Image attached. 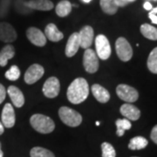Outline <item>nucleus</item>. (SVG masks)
Wrapping results in <instances>:
<instances>
[{
	"label": "nucleus",
	"mask_w": 157,
	"mask_h": 157,
	"mask_svg": "<svg viewBox=\"0 0 157 157\" xmlns=\"http://www.w3.org/2000/svg\"><path fill=\"white\" fill-rule=\"evenodd\" d=\"M89 94V86L83 78H77L68 87L67 95L72 104H80L86 100Z\"/></svg>",
	"instance_id": "obj_1"
},
{
	"label": "nucleus",
	"mask_w": 157,
	"mask_h": 157,
	"mask_svg": "<svg viewBox=\"0 0 157 157\" xmlns=\"http://www.w3.org/2000/svg\"><path fill=\"white\" fill-rule=\"evenodd\" d=\"M30 123L37 132L41 134H49L55 128L54 121L44 114H33L30 119Z\"/></svg>",
	"instance_id": "obj_2"
},
{
	"label": "nucleus",
	"mask_w": 157,
	"mask_h": 157,
	"mask_svg": "<svg viewBox=\"0 0 157 157\" xmlns=\"http://www.w3.org/2000/svg\"><path fill=\"white\" fill-rule=\"evenodd\" d=\"M59 115L63 123L75 128L82 122V116L77 111L67 107H62L59 110Z\"/></svg>",
	"instance_id": "obj_3"
},
{
	"label": "nucleus",
	"mask_w": 157,
	"mask_h": 157,
	"mask_svg": "<svg viewBox=\"0 0 157 157\" xmlns=\"http://www.w3.org/2000/svg\"><path fill=\"white\" fill-rule=\"evenodd\" d=\"M96 54L102 60L107 59L111 55V46L106 36L100 34L95 39Z\"/></svg>",
	"instance_id": "obj_4"
},
{
	"label": "nucleus",
	"mask_w": 157,
	"mask_h": 157,
	"mask_svg": "<svg viewBox=\"0 0 157 157\" xmlns=\"http://www.w3.org/2000/svg\"><path fill=\"white\" fill-rule=\"evenodd\" d=\"M116 53L121 60L124 62L128 61L133 56V49L125 38H119L115 43Z\"/></svg>",
	"instance_id": "obj_5"
},
{
	"label": "nucleus",
	"mask_w": 157,
	"mask_h": 157,
	"mask_svg": "<svg viewBox=\"0 0 157 157\" xmlns=\"http://www.w3.org/2000/svg\"><path fill=\"white\" fill-rule=\"evenodd\" d=\"M116 94L121 100L128 103L135 102L139 98V94L137 90L126 84L119 85L116 88Z\"/></svg>",
	"instance_id": "obj_6"
},
{
	"label": "nucleus",
	"mask_w": 157,
	"mask_h": 157,
	"mask_svg": "<svg viewBox=\"0 0 157 157\" xmlns=\"http://www.w3.org/2000/svg\"><path fill=\"white\" fill-rule=\"evenodd\" d=\"M83 66L85 70L89 73H94L99 69V59L96 52L92 49H86L83 56Z\"/></svg>",
	"instance_id": "obj_7"
},
{
	"label": "nucleus",
	"mask_w": 157,
	"mask_h": 157,
	"mask_svg": "<svg viewBox=\"0 0 157 157\" xmlns=\"http://www.w3.org/2000/svg\"><path fill=\"white\" fill-rule=\"evenodd\" d=\"M60 90V83L59 80L56 77H50L46 79L45 84L43 86V94L47 98H55L59 95Z\"/></svg>",
	"instance_id": "obj_8"
},
{
	"label": "nucleus",
	"mask_w": 157,
	"mask_h": 157,
	"mask_svg": "<svg viewBox=\"0 0 157 157\" xmlns=\"http://www.w3.org/2000/svg\"><path fill=\"white\" fill-rule=\"evenodd\" d=\"M45 73V69L39 64H33L26 70L25 73V81L29 85L36 83L42 78Z\"/></svg>",
	"instance_id": "obj_9"
},
{
	"label": "nucleus",
	"mask_w": 157,
	"mask_h": 157,
	"mask_svg": "<svg viewBox=\"0 0 157 157\" xmlns=\"http://www.w3.org/2000/svg\"><path fill=\"white\" fill-rule=\"evenodd\" d=\"M78 33V39L80 47L85 50L90 48L94 40V29L89 25H86L80 30Z\"/></svg>",
	"instance_id": "obj_10"
},
{
	"label": "nucleus",
	"mask_w": 157,
	"mask_h": 157,
	"mask_svg": "<svg viewBox=\"0 0 157 157\" xmlns=\"http://www.w3.org/2000/svg\"><path fill=\"white\" fill-rule=\"evenodd\" d=\"M17 35L13 26L6 22L0 23V40L6 43L15 41Z\"/></svg>",
	"instance_id": "obj_11"
},
{
	"label": "nucleus",
	"mask_w": 157,
	"mask_h": 157,
	"mask_svg": "<svg viewBox=\"0 0 157 157\" xmlns=\"http://www.w3.org/2000/svg\"><path fill=\"white\" fill-rule=\"evenodd\" d=\"M26 36L29 41L37 46L41 47L46 44V37L44 33H42L39 29L36 27H30L27 29Z\"/></svg>",
	"instance_id": "obj_12"
},
{
	"label": "nucleus",
	"mask_w": 157,
	"mask_h": 157,
	"mask_svg": "<svg viewBox=\"0 0 157 157\" xmlns=\"http://www.w3.org/2000/svg\"><path fill=\"white\" fill-rule=\"evenodd\" d=\"M1 120H2L3 126L7 128H11L14 126L16 117H15L14 108L11 104L7 103L5 105L2 111V114H1Z\"/></svg>",
	"instance_id": "obj_13"
},
{
	"label": "nucleus",
	"mask_w": 157,
	"mask_h": 157,
	"mask_svg": "<svg viewBox=\"0 0 157 157\" xmlns=\"http://www.w3.org/2000/svg\"><path fill=\"white\" fill-rule=\"evenodd\" d=\"M101 9L108 15H113L118 11L119 7L126 6L128 4L122 0H101L100 2Z\"/></svg>",
	"instance_id": "obj_14"
},
{
	"label": "nucleus",
	"mask_w": 157,
	"mask_h": 157,
	"mask_svg": "<svg viewBox=\"0 0 157 157\" xmlns=\"http://www.w3.org/2000/svg\"><path fill=\"white\" fill-rule=\"evenodd\" d=\"M7 93L11 98L12 104L16 107H21L25 104V97L23 93L15 86H10L7 89Z\"/></svg>",
	"instance_id": "obj_15"
},
{
	"label": "nucleus",
	"mask_w": 157,
	"mask_h": 157,
	"mask_svg": "<svg viewBox=\"0 0 157 157\" xmlns=\"http://www.w3.org/2000/svg\"><path fill=\"white\" fill-rule=\"evenodd\" d=\"M25 6L33 10L39 11H50L54 5L50 0H30L28 2H25Z\"/></svg>",
	"instance_id": "obj_16"
},
{
	"label": "nucleus",
	"mask_w": 157,
	"mask_h": 157,
	"mask_svg": "<svg viewBox=\"0 0 157 157\" xmlns=\"http://www.w3.org/2000/svg\"><path fill=\"white\" fill-rule=\"evenodd\" d=\"M80 47L78 33H73L68 39L67 43L66 45V55L69 58L74 56Z\"/></svg>",
	"instance_id": "obj_17"
},
{
	"label": "nucleus",
	"mask_w": 157,
	"mask_h": 157,
	"mask_svg": "<svg viewBox=\"0 0 157 157\" xmlns=\"http://www.w3.org/2000/svg\"><path fill=\"white\" fill-rule=\"evenodd\" d=\"M121 113L130 121H137L140 116V111L132 104H123L121 107Z\"/></svg>",
	"instance_id": "obj_18"
},
{
	"label": "nucleus",
	"mask_w": 157,
	"mask_h": 157,
	"mask_svg": "<svg viewBox=\"0 0 157 157\" xmlns=\"http://www.w3.org/2000/svg\"><path fill=\"white\" fill-rule=\"evenodd\" d=\"M93 94L95 99L101 103H107L110 99V94L105 87L99 84L93 85L92 86Z\"/></svg>",
	"instance_id": "obj_19"
},
{
	"label": "nucleus",
	"mask_w": 157,
	"mask_h": 157,
	"mask_svg": "<svg viewBox=\"0 0 157 157\" xmlns=\"http://www.w3.org/2000/svg\"><path fill=\"white\" fill-rule=\"evenodd\" d=\"M45 35L46 39H48L52 42H58L64 38V35L58 29L54 24H49L46 25L45 29Z\"/></svg>",
	"instance_id": "obj_20"
},
{
	"label": "nucleus",
	"mask_w": 157,
	"mask_h": 157,
	"mask_svg": "<svg viewBox=\"0 0 157 157\" xmlns=\"http://www.w3.org/2000/svg\"><path fill=\"white\" fill-rule=\"evenodd\" d=\"M14 56H15L14 46L11 45H6L0 51V66L6 67L8 63V60H10Z\"/></svg>",
	"instance_id": "obj_21"
},
{
	"label": "nucleus",
	"mask_w": 157,
	"mask_h": 157,
	"mask_svg": "<svg viewBox=\"0 0 157 157\" xmlns=\"http://www.w3.org/2000/svg\"><path fill=\"white\" fill-rule=\"evenodd\" d=\"M148 144V141L146 138L141 136H136L132 138L129 141L128 147L131 150H140L142 148H145Z\"/></svg>",
	"instance_id": "obj_22"
},
{
	"label": "nucleus",
	"mask_w": 157,
	"mask_h": 157,
	"mask_svg": "<svg viewBox=\"0 0 157 157\" xmlns=\"http://www.w3.org/2000/svg\"><path fill=\"white\" fill-rule=\"evenodd\" d=\"M71 11H72V4L67 0H62L56 6V13L59 17H67L70 14Z\"/></svg>",
	"instance_id": "obj_23"
},
{
	"label": "nucleus",
	"mask_w": 157,
	"mask_h": 157,
	"mask_svg": "<svg viewBox=\"0 0 157 157\" xmlns=\"http://www.w3.org/2000/svg\"><path fill=\"white\" fill-rule=\"evenodd\" d=\"M141 34L150 40H157V28L148 24H144L140 26Z\"/></svg>",
	"instance_id": "obj_24"
},
{
	"label": "nucleus",
	"mask_w": 157,
	"mask_h": 157,
	"mask_svg": "<svg viewBox=\"0 0 157 157\" xmlns=\"http://www.w3.org/2000/svg\"><path fill=\"white\" fill-rule=\"evenodd\" d=\"M115 125L117 127V131H116V135L121 137L124 135L126 130H128L131 128L132 125L131 122L129 121L128 119H119L115 121Z\"/></svg>",
	"instance_id": "obj_25"
},
{
	"label": "nucleus",
	"mask_w": 157,
	"mask_h": 157,
	"mask_svg": "<svg viewBox=\"0 0 157 157\" xmlns=\"http://www.w3.org/2000/svg\"><path fill=\"white\" fill-rule=\"evenodd\" d=\"M30 155L31 157H55L52 152L41 147H35L32 148Z\"/></svg>",
	"instance_id": "obj_26"
},
{
	"label": "nucleus",
	"mask_w": 157,
	"mask_h": 157,
	"mask_svg": "<svg viewBox=\"0 0 157 157\" xmlns=\"http://www.w3.org/2000/svg\"><path fill=\"white\" fill-rule=\"evenodd\" d=\"M147 68L153 73H157V47L153 49L147 59Z\"/></svg>",
	"instance_id": "obj_27"
},
{
	"label": "nucleus",
	"mask_w": 157,
	"mask_h": 157,
	"mask_svg": "<svg viewBox=\"0 0 157 157\" xmlns=\"http://www.w3.org/2000/svg\"><path fill=\"white\" fill-rule=\"evenodd\" d=\"M102 157H115L116 153L113 147L108 142H103L101 144Z\"/></svg>",
	"instance_id": "obj_28"
},
{
	"label": "nucleus",
	"mask_w": 157,
	"mask_h": 157,
	"mask_svg": "<svg viewBox=\"0 0 157 157\" xmlns=\"http://www.w3.org/2000/svg\"><path fill=\"white\" fill-rule=\"evenodd\" d=\"M20 76V70L17 66H11L10 69L6 73V78L11 81H15Z\"/></svg>",
	"instance_id": "obj_29"
},
{
	"label": "nucleus",
	"mask_w": 157,
	"mask_h": 157,
	"mask_svg": "<svg viewBox=\"0 0 157 157\" xmlns=\"http://www.w3.org/2000/svg\"><path fill=\"white\" fill-rule=\"evenodd\" d=\"M148 17L151 19L152 23L157 25V7L155 9H152L151 11L148 14Z\"/></svg>",
	"instance_id": "obj_30"
},
{
	"label": "nucleus",
	"mask_w": 157,
	"mask_h": 157,
	"mask_svg": "<svg viewBox=\"0 0 157 157\" xmlns=\"http://www.w3.org/2000/svg\"><path fill=\"white\" fill-rule=\"evenodd\" d=\"M6 96V89L2 84H0V104L5 101Z\"/></svg>",
	"instance_id": "obj_31"
},
{
	"label": "nucleus",
	"mask_w": 157,
	"mask_h": 157,
	"mask_svg": "<svg viewBox=\"0 0 157 157\" xmlns=\"http://www.w3.org/2000/svg\"><path fill=\"white\" fill-rule=\"evenodd\" d=\"M150 137H151V140L157 144V125H155L151 131V134H150Z\"/></svg>",
	"instance_id": "obj_32"
},
{
	"label": "nucleus",
	"mask_w": 157,
	"mask_h": 157,
	"mask_svg": "<svg viewBox=\"0 0 157 157\" xmlns=\"http://www.w3.org/2000/svg\"><path fill=\"white\" fill-rule=\"evenodd\" d=\"M143 7H144V9L147 10V11H150V10H152V5L150 4V2H148V1H147V2L144 3Z\"/></svg>",
	"instance_id": "obj_33"
},
{
	"label": "nucleus",
	"mask_w": 157,
	"mask_h": 157,
	"mask_svg": "<svg viewBox=\"0 0 157 157\" xmlns=\"http://www.w3.org/2000/svg\"><path fill=\"white\" fill-rule=\"evenodd\" d=\"M4 131H5V127L3 126V124H2V122L0 121V135H3Z\"/></svg>",
	"instance_id": "obj_34"
},
{
	"label": "nucleus",
	"mask_w": 157,
	"mask_h": 157,
	"mask_svg": "<svg viewBox=\"0 0 157 157\" xmlns=\"http://www.w3.org/2000/svg\"><path fill=\"white\" fill-rule=\"evenodd\" d=\"M124 2H126L127 4H128V3H131V2H135V0H122Z\"/></svg>",
	"instance_id": "obj_35"
},
{
	"label": "nucleus",
	"mask_w": 157,
	"mask_h": 157,
	"mask_svg": "<svg viewBox=\"0 0 157 157\" xmlns=\"http://www.w3.org/2000/svg\"><path fill=\"white\" fill-rule=\"evenodd\" d=\"M0 157H4V153L1 150V148H0Z\"/></svg>",
	"instance_id": "obj_36"
},
{
	"label": "nucleus",
	"mask_w": 157,
	"mask_h": 157,
	"mask_svg": "<svg viewBox=\"0 0 157 157\" xmlns=\"http://www.w3.org/2000/svg\"><path fill=\"white\" fill-rule=\"evenodd\" d=\"M92 0H82V2H84V3H90Z\"/></svg>",
	"instance_id": "obj_37"
},
{
	"label": "nucleus",
	"mask_w": 157,
	"mask_h": 157,
	"mask_svg": "<svg viewBox=\"0 0 157 157\" xmlns=\"http://www.w3.org/2000/svg\"><path fill=\"white\" fill-rule=\"evenodd\" d=\"M96 126H100V122H99V121L96 122Z\"/></svg>",
	"instance_id": "obj_38"
},
{
	"label": "nucleus",
	"mask_w": 157,
	"mask_h": 157,
	"mask_svg": "<svg viewBox=\"0 0 157 157\" xmlns=\"http://www.w3.org/2000/svg\"><path fill=\"white\" fill-rule=\"evenodd\" d=\"M0 148H1V142H0Z\"/></svg>",
	"instance_id": "obj_39"
},
{
	"label": "nucleus",
	"mask_w": 157,
	"mask_h": 157,
	"mask_svg": "<svg viewBox=\"0 0 157 157\" xmlns=\"http://www.w3.org/2000/svg\"><path fill=\"white\" fill-rule=\"evenodd\" d=\"M147 1H148V0H147ZM153 1H157V0H153Z\"/></svg>",
	"instance_id": "obj_40"
}]
</instances>
